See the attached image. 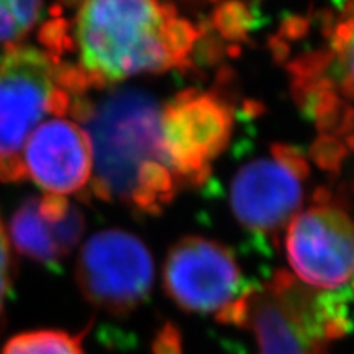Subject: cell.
<instances>
[{
	"label": "cell",
	"instance_id": "cell-5",
	"mask_svg": "<svg viewBox=\"0 0 354 354\" xmlns=\"http://www.w3.org/2000/svg\"><path fill=\"white\" fill-rule=\"evenodd\" d=\"M153 281V256L135 234L104 230L84 243L77 282L95 307L110 313L131 312L148 297Z\"/></svg>",
	"mask_w": 354,
	"mask_h": 354
},
{
	"label": "cell",
	"instance_id": "cell-10",
	"mask_svg": "<svg viewBox=\"0 0 354 354\" xmlns=\"http://www.w3.org/2000/svg\"><path fill=\"white\" fill-rule=\"evenodd\" d=\"M25 177L51 196L66 197L92 179V148L86 131L66 117L46 118L21 153Z\"/></svg>",
	"mask_w": 354,
	"mask_h": 354
},
{
	"label": "cell",
	"instance_id": "cell-1",
	"mask_svg": "<svg viewBox=\"0 0 354 354\" xmlns=\"http://www.w3.org/2000/svg\"><path fill=\"white\" fill-rule=\"evenodd\" d=\"M198 30L169 3L94 0L73 19L63 15L50 39V55L63 68L73 97L87 95L136 74L187 64Z\"/></svg>",
	"mask_w": 354,
	"mask_h": 354
},
{
	"label": "cell",
	"instance_id": "cell-3",
	"mask_svg": "<svg viewBox=\"0 0 354 354\" xmlns=\"http://www.w3.org/2000/svg\"><path fill=\"white\" fill-rule=\"evenodd\" d=\"M71 95L59 64L30 44L7 46L0 59V180L21 183V153L30 135L46 117H66Z\"/></svg>",
	"mask_w": 354,
	"mask_h": 354
},
{
	"label": "cell",
	"instance_id": "cell-7",
	"mask_svg": "<svg viewBox=\"0 0 354 354\" xmlns=\"http://www.w3.org/2000/svg\"><path fill=\"white\" fill-rule=\"evenodd\" d=\"M326 44L290 63L294 91L320 127L333 128L344 102H354V3L325 13Z\"/></svg>",
	"mask_w": 354,
	"mask_h": 354
},
{
	"label": "cell",
	"instance_id": "cell-14",
	"mask_svg": "<svg viewBox=\"0 0 354 354\" xmlns=\"http://www.w3.org/2000/svg\"><path fill=\"white\" fill-rule=\"evenodd\" d=\"M214 19L225 37L234 38L245 33L250 26V10L240 3H228L218 7Z\"/></svg>",
	"mask_w": 354,
	"mask_h": 354
},
{
	"label": "cell",
	"instance_id": "cell-12",
	"mask_svg": "<svg viewBox=\"0 0 354 354\" xmlns=\"http://www.w3.org/2000/svg\"><path fill=\"white\" fill-rule=\"evenodd\" d=\"M2 354H84L81 338L61 330H35L8 339Z\"/></svg>",
	"mask_w": 354,
	"mask_h": 354
},
{
	"label": "cell",
	"instance_id": "cell-9",
	"mask_svg": "<svg viewBox=\"0 0 354 354\" xmlns=\"http://www.w3.org/2000/svg\"><path fill=\"white\" fill-rule=\"evenodd\" d=\"M294 272L318 289H338L354 277V223L331 205H317L290 220L286 238Z\"/></svg>",
	"mask_w": 354,
	"mask_h": 354
},
{
	"label": "cell",
	"instance_id": "cell-4",
	"mask_svg": "<svg viewBox=\"0 0 354 354\" xmlns=\"http://www.w3.org/2000/svg\"><path fill=\"white\" fill-rule=\"evenodd\" d=\"M167 295L194 313H216L223 323L245 325L250 313L248 282L233 253L201 236L183 238L165 264Z\"/></svg>",
	"mask_w": 354,
	"mask_h": 354
},
{
	"label": "cell",
	"instance_id": "cell-13",
	"mask_svg": "<svg viewBox=\"0 0 354 354\" xmlns=\"http://www.w3.org/2000/svg\"><path fill=\"white\" fill-rule=\"evenodd\" d=\"M44 8L41 2H0V43L15 46L46 15Z\"/></svg>",
	"mask_w": 354,
	"mask_h": 354
},
{
	"label": "cell",
	"instance_id": "cell-6",
	"mask_svg": "<svg viewBox=\"0 0 354 354\" xmlns=\"http://www.w3.org/2000/svg\"><path fill=\"white\" fill-rule=\"evenodd\" d=\"M233 133V113L214 92L184 91L162 109V140L177 183L203 184Z\"/></svg>",
	"mask_w": 354,
	"mask_h": 354
},
{
	"label": "cell",
	"instance_id": "cell-2",
	"mask_svg": "<svg viewBox=\"0 0 354 354\" xmlns=\"http://www.w3.org/2000/svg\"><path fill=\"white\" fill-rule=\"evenodd\" d=\"M69 113L92 148V190L104 201L158 214L176 194L177 179L162 140V107L136 88L107 92L97 100L74 97Z\"/></svg>",
	"mask_w": 354,
	"mask_h": 354
},
{
	"label": "cell",
	"instance_id": "cell-11",
	"mask_svg": "<svg viewBox=\"0 0 354 354\" xmlns=\"http://www.w3.org/2000/svg\"><path fill=\"white\" fill-rule=\"evenodd\" d=\"M86 220L68 197L32 196L13 212L8 234L21 256L48 269H57L81 241Z\"/></svg>",
	"mask_w": 354,
	"mask_h": 354
},
{
	"label": "cell",
	"instance_id": "cell-15",
	"mask_svg": "<svg viewBox=\"0 0 354 354\" xmlns=\"http://www.w3.org/2000/svg\"><path fill=\"white\" fill-rule=\"evenodd\" d=\"M12 277H13V261L8 243L7 230L0 220V325H2L3 313L8 297L12 295Z\"/></svg>",
	"mask_w": 354,
	"mask_h": 354
},
{
	"label": "cell",
	"instance_id": "cell-8",
	"mask_svg": "<svg viewBox=\"0 0 354 354\" xmlns=\"http://www.w3.org/2000/svg\"><path fill=\"white\" fill-rule=\"evenodd\" d=\"M305 158L294 146L276 145L271 156L243 166L232 184V209L243 227L254 233L276 232L295 216L302 203Z\"/></svg>",
	"mask_w": 354,
	"mask_h": 354
}]
</instances>
